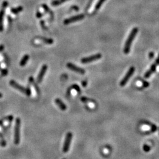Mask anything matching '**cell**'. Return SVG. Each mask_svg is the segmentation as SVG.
I'll use <instances>...</instances> for the list:
<instances>
[{"label":"cell","mask_w":159,"mask_h":159,"mask_svg":"<svg viewBox=\"0 0 159 159\" xmlns=\"http://www.w3.org/2000/svg\"><path fill=\"white\" fill-rule=\"evenodd\" d=\"M138 31H139V30H138L137 28H134L132 29L131 32L130 33L129 37H128L127 40L126 41L125 46H124L123 50L124 53H125L126 54H128L130 53L131 44H132L133 41H134V38H135L136 34H137L138 32Z\"/></svg>","instance_id":"6da1fadb"},{"label":"cell","mask_w":159,"mask_h":159,"mask_svg":"<svg viewBox=\"0 0 159 159\" xmlns=\"http://www.w3.org/2000/svg\"><path fill=\"white\" fill-rule=\"evenodd\" d=\"M20 127L21 120L17 118L15 120V125L14 129V144L18 145L20 141Z\"/></svg>","instance_id":"7a4b0ae2"},{"label":"cell","mask_w":159,"mask_h":159,"mask_svg":"<svg viewBox=\"0 0 159 159\" xmlns=\"http://www.w3.org/2000/svg\"><path fill=\"white\" fill-rule=\"evenodd\" d=\"M10 84L11 85L12 87L14 88V89L18 90L21 92L24 93V94H25L27 96H30L31 94V91L30 89L29 88H24L22 87V86L20 85V84L17 83L14 80H11L10 82Z\"/></svg>","instance_id":"3957f363"},{"label":"cell","mask_w":159,"mask_h":159,"mask_svg":"<svg viewBox=\"0 0 159 159\" xmlns=\"http://www.w3.org/2000/svg\"><path fill=\"white\" fill-rule=\"evenodd\" d=\"M134 71H135V68L134 67H131L129 68V70L127 71V73L126 74V75L123 77V78L122 80V81L120 82V85L122 87H124V86L127 84V83L129 82V80L130 78L133 74H134Z\"/></svg>","instance_id":"277c9868"},{"label":"cell","mask_w":159,"mask_h":159,"mask_svg":"<svg viewBox=\"0 0 159 159\" xmlns=\"http://www.w3.org/2000/svg\"><path fill=\"white\" fill-rule=\"evenodd\" d=\"M72 138V134L71 133V132L67 133L66 136H65L64 143L63 148V151L64 153H66L68 151Z\"/></svg>","instance_id":"5b68a950"},{"label":"cell","mask_w":159,"mask_h":159,"mask_svg":"<svg viewBox=\"0 0 159 159\" xmlns=\"http://www.w3.org/2000/svg\"><path fill=\"white\" fill-rule=\"evenodd\" d=\"M101 54H97L95 55H93V56H89L88 57H84L83 58H82L81 60V62L83 64H88L91 63V62L96 61V60H98L100 59L101 58Z\"/></svg>","instance_id":"8992f818"},{"label":"cell","mask_w":159,"mask_h":159,"mask_svg":"<svg viewBox=\"0 0 159 159\" xmlns=\"http://www.w3.org/2000/svg\"><path fill=\"white\" fill-rule=\"evenodd\" d=\"M85 17V15L84 14H79L77 15H75V16L70 17V18L65 19V20L64 21V24H65V25H67V24H69L70 23H72V22H75L77 21H79L82 20Z\"/></svg>","instance_id":"52a82bcc"},{"label":"cell","mask_w":159,"mask_h":159,"mask_svg":"<svg viewBox=\"0 0 159 159\" xmlns=\"http://www.w3.org/2000/svg\"><path fill=\"white\" fill-rule=\"evenodd\" d=\"M67 67L70 70L73 71L77 72V73H78L80 74H85V70L84 69H83L80 67L77 66V65L73 64L71 63H68L67 64Z\"/></svg>","instance_id":"ba28073f"},{"label":"cell","mask_w":159,"mask_h":159,"mask_svg":"<svg viewBox=\"0 0 159 159\" xmlns=\"http://www.w3.org/2000/svg\"><path fill=\"white\" fill-rule=\"evenodd\" d=\"M47 70V65H43L42 67H41L40 71H39L38 75L37 81L38 83H40L42 82L43 77L46 74V72Z\"/></svg>","instance_id":"9c48e42d"},{"label":"cell","mask_w":159,"mask_h":159,"mask_svg":"<svg viewBox=\"0 0 159 159\" xmlns=\"http://www.w3.org/2000/svg\"><path fill=\"white\" fill-rule=\"evenodd\" d=\"M158 66V65L156 63H154L153 64H152L150 67V68L149 70H148L144 74V78H148L154 72H155V71L156 70L157 67Z\"/></svg>","instance_id":"30bf717a"},{"label":"cell","mask_w":159,"mask_h":159,"mask_svg":"<svg viewBox=\"0 0 159 159\" xmlns=\"http://www.w3.org/2000/svg\"><path fill=\"white\" fill-rule=\"evenodd\" d=\"M55 102H56L57 105L60 108L61 110H63V111H65V110L67 109L66 105H65V104L61 100L59 99V98H56V100H55Z\"/></svg>","instance_id":"8fae6325"},{"label":"cell","mask_w":159,"mask_h":159,"mask_svg":"<svg viewBox=\"0 0 159 159\" xmlns=\"http://www.w3.org/2000/svg\"><path fill=\"white\" fill-rule=\"evenodd\" d=\"M4 15V10L3 9L0 11V32L3 31V18Z\"/></svg>","instance_id":"7c38bea8"},{"label":"cell","mask_w":159,"mask_h":159,"mask_svg":"<svg viewBox=\"0 0 159 159\" xmlns=\"http://www.w3.org/2000/svg\"><path fill=\"white\" fill-rule=\"evenodd\" d=\"M29 56L28 55L26 54L25 55V56H24L22 58L21 60L20 61V65H21V67H23L24 66V65H26V64H27V61H28V60H29Z\"/></svg>","instance_id":"4fadbf2b"},{"label":"cell","mask_w":159,"mask_h":159,"mask_svg":"<svg viewBox=\"0 0 159 159\" xmlns=\"http://www.w3.org/2000/svg\"><path fill=\"white\" fill-rule=\"evenodd\" d=\"M13 119V115H9V116L7 117L6 118H5L4 119V120L3 121V126H7V124H9V123H10L12 122Z\"/></svg>","instance_id":"5bb4252c"},{"label":"cell","mask_w":159,"mask_h":159,"mask_svg":"<svg viewBox=\"0 0 159 159\" xmlns=\"http://www.w3.org/2000/svg\"><path fill=\"white\" fill-rule=\"evenodd\" d=\"M39 39L42 40L43 42L47 44H52L54 43V40H53V39L48 38L46 37H40L39 38Z\"/></svg>","instance_id":"9a60e30c"},{"label":"cell","mask_w":159,"mask_h":159,"mask_svg":"<svg viewBox=\"0 0 159 159\" xmlns=\"http://www.w3.org/2000/svg\"><path fill=\"white\" fill-rule=\"evenodd\" d=\"M67 1H68V0H55V1H53L51 3V5L53 6H59V5L63 4V3H64Z\"/></svg>","instance_id":"2e32d148"},{"label":"cell","mask_w":159,"mask_h":159,"mask_svg":"<svg viewBox=\"0 0 159 159\" xmlns=\"http://www.w3.org/2000/svg\"><path fill=\"white\" fill-rule=\"evenodd\" d=\"M22 9H23L22 7L20 6V7H17V8H12V9L11 10V11L13 13H14V14H18V13H20V12L22 11Z\"/></svg>","instance_id":"e0dca14e"},{"label":"cell","mask_w":159,"mask_h":159,"mask_svg":"<svg viewBox=\"0 0 159 159\" xmlns=\"http://www.w3.org/2000/svg\"><path fill=\"white\" fill-rule=\"evenodd\" d=\"M105 0H98L97 3L96 5V7H95V9H96V10L99 9V8L101 7L102 4H103V3L105 2Z\"/></svg>","instance_id":"ac0fdd59"},{"label":"cell","mask_w":159,"mask_h":159,"mask_svg":"<svg viewBox=\"0 0 159 159\" xmlns=\"http://www.w3.org/2000/svg\"><path fill=\"white\" fill-rule=\"evenodd\" d=\"M0 145L2 147H6L7 145L6 141H5V140L3 138V136L1 135V134L0 133Z\"/></svg>","instance_id":"d6986e66"},{"label":"cell","mask_w":159,"mask_h":159,"mask_svg":"<svg viewBox=\"0 0 159 159\" xmlns=\"http://www.w3.org/2000/svg\"><path fill=\"white\" fill-rule=\"evenodd\" d=\"M71 88L72 89H73L75 90H76L77 91V92L78 93H80V89L79 86L77 85V84H74V85H72L71 86Z\"/></svg>","instance_id":"ffe728a7"},{"label":"cell","mask_w":159,"mask_h":159,"mask_svg":"<svg viewBox=\"0 0 159 159\" xmlns=\"http://www.w3.org/2000/svg\"><path fill=\"white\" fill-rule=\"evenodd\" d=\"M143 150L146 152H148L150 150V147L149 146H148L147 144H144L143 146Z\"/></svg>","instance_id":"44dd1931"},{"label":"cell","mask_w":159,"mask_h":159,"mask_svg":"<svg viewBox=\"0 0 159 159\" xmlns=\"http://www.w3.org/2000/svg\"><path fill=\"white\" fill-rule=\"evenodd\" d=\"M81 100H82V101L84 102V103H86V102H88V101H90V102L91 101H92V100H90V99H89V98L84 97L81 98Z\"/></svg>","instance_id":"7402d4cb"},{"label":"cell","mask_w":159,"mask_h":159,"mask_svg":"<svg viewBox=\"0 0 159 159\" xmlns=\"http://www.w3.org/2000/svg\"><path fill=\"white\" fill-rule=\"evenodd\" d=\"M142 84H143V86L144 87H148L150 85L149 83H148L147 82H146V81H144V80L142 81Z\"/></svg>","instance_id":"603a6c76"},{"label":"cell","mask_w":159,"mask_h":159,"mask_svg":"<svg viewBox=\"0 0 159 159\" xmlns=\"http://www.w3.org/2000/svg\"><path fill=\"white\" fill-rule=\"evenodd\" d=\"M1 74L2 75H7L8 74V71L6 69H4L1 71Z\"/></svg>","instance_id":"cb8c5ba5"},{"label":"cell","mask_w":159,"mask_h":159,"mask_svg":"<svg viewBox=\"0 0 159 159\" xmlns=\"http://www.w3.org/2000/svg\"><path fill=\"white\" fill-rule=\"evenodd\" d=\"M154 57V53L153 52H150L148 54V57H149L150 59H153Z\"/></svg>","instance_id":"d4e9b609"},{"label":"cell","mask_w":159,"mask_h":159,"mask_svg":"<svg viewBox=\"0 0 159 159\" xmlns=\"http://www.w3.org/2000/svg\"><path fill=\"white\" fill-rule=\"evenodd\" d=\"M82 84L83 87H86V86H87V81H86V80L83 81V82H82Z\"/></svg>","instance_id":"484cf974"},{"label":"cell","mask_w":159,"mask_h":159,"mask_svg":"<svg viewBox=\"0 0 159 159\" xmlns=\"http://www.w3.org/2000/svg\"><path fill=\"white\" fill-rule=\"evenodd\" d=\"M36 15H37V17L38 18H41V17H42V14H41L40 12H37V14H36Z\"/></svg>","instance_id":"4316f807"},{"label":"cell","mask_w":159,"mask_h":159,"mask_svg":"<svg viewBox=\"0 0 159 159\" xmlns=\"http://www.w3.org/2000/svg\"><path fill=\"white\" fill-rule=\"evenodd\" d=\"M71 8H72V10H75V11H78V10H79V8H78L77 6H72V7H71Z\"/></svg>","instance_id":"83f0119b"},{"label":"cell","mask_w":159,"mask_h":159,"mask_svg":"<svg viewBox=\"0 0 159 159\" xmlns=\"http://www.w3.org/2000/svg\"><path fill=\"white\" fill-rule=\"evenodd\" d=\"M7 6H8V3L7 2V1H4V3H3V8H6L7 7Z\"/></svg>","instance_id":"f1b7e54d"},{"label":"cell","mask_w":159,"mask_h":159,"mask_svg":"<svg viewBox=\"0 0 159 159\" xmlns=\"http://www.w3.org/2000/svg\"><path fill=\"white\" fill-rule=\"evenodd\" d=\"M4 49V46L3 45H0V52L2 51Z\"/></svg>","instance_id":"f546056e"},{"label":"cell","mask_w":159,"mask_h":159,"mask_svg":"<svg viewBox=\"0 0 159 159\" xmlns=\"http://www.w3.org/2000/svg\"><path fill=\"white\" fill-rule=\"evenodd\" d=\"M2 97H3V94H1V93H0V98H2Z\"/></svg>","instance_id":"4dcf8cb0"},{"label":"cell","mask_w":159,"mask_h":159,"mask_svg":"<svg viewBox=\"0 0 159 159\" xmlns=\"http://www.w3.org/2000/svg\"><path fill=\"white\" fill-rule=\"evenodd\" d=\"M63 159H65V158H63Z\"/></svg>","instance_id":"1f68e13d"}]
</instances>
